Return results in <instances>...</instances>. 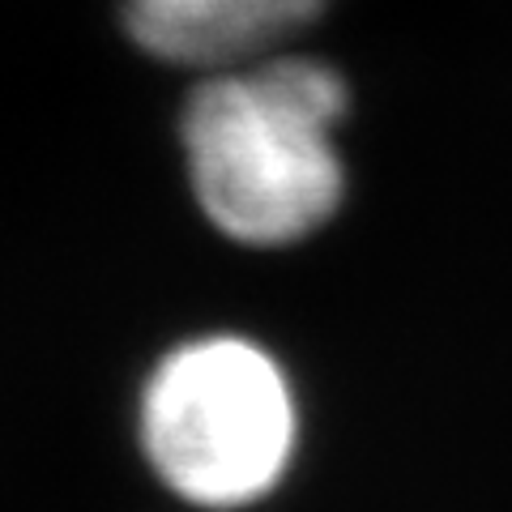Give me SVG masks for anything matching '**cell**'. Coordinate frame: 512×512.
Returning a JSON list of instances; mask_svg holds the SVG:
<instances>
[{
	"label": "cell",
	"instance_id": "1",
	"mask_svg": "<svg viewBox=\"0 0 512 512\" xmlns=\"http://www.w3.org/2000/svg\"><path fill=\"white\" fill-rule=\"evenodd\" d=\"M350 86L329 60L274 52L201 73L180 111V154L201 218L239 248H291L338 218Z\"/></svg>",
	"mask_w": 512,
	"mask_h": 512
},
{
	"label": "cell",
	"instance_id": "2",
	"mask_svg": "<svg viewBox=\"0 0 512 512\" xmlns=\"http://www.w3.org/2000/svg\"><path fill=\"white\" fill-rule=\"evenodd\" d=\"M146 466L197 508H248L286 478L299 402L274 350L244 333H201L150 367L137 402Z\"/></svg>",
	"mask_w": 512,
	"mask_h": 512
},
{
	"label": "cell",
	"instance_id": "3",
	"mask_svg": "<svg viewBox=\"0 0 512 512\" xmlns=\"http://www.w3.org/2000/svg\"><path fill=\"white\" fill-rule=\"evenodd\" d=\"M333 0H120V26L141 56L175 69H235L282 52Z\"/></svg>",
	"mask_w": 512,
	"mask_h": 512
}]
</instances>
